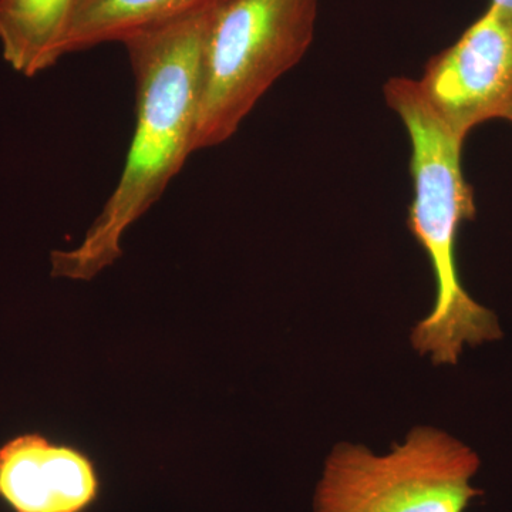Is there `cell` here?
<instances>
[{
	"label": "cell",
	"mask_w": 512,
	"mask_h": 512,
	"mask_svg": "<svg viewBox=\"0 0 512 512\" xmlns=\"http://www.w3.org/2000/svg\"><path fill=\"white\" fill-rule=\"evenodd\" d=\"M319 0H228L212 16L198 79L194 153L237 133L315 37Z\"/></svg>",
	"instance_id": "cell-3"
},
{
	"label": "cell",
	"mask_w": 512,
	"mask_h": 512,
	"mask_svg": "<svg viewBox=\"0 0 512 512\" xmlns=\"http://www.w3.org/2000/svg\"><path fill=\"white\" fill-rule=\"evenodd\" d=\"M218 9L123 42L136 83V130L119 183L82 244L52 252L55 278L90 281L121 258L127 229L160 200L194 153L201 55Z\"/></svg>",
	"instance_id": "cell-1"
},
{
	"label": "cell",
	"mask_w": 512,
	"mask_h": 512,
	"mask_svg": "<svg viewBox=\"0 0 512 512\" xmlns=\"http://www.w3.org/2000/svg\"><path fill=\"white\" fill-rule=\"evenodd\" d=\"M421 93L458 137L512 107V16L488 6L454 45L433 57Z\"/></svg>",
	"instance_id": "cell-5"
},
{
	"label": "cell",
	"mask_w": 512,
	"mask_h": 512,
	"mask_svg": "<svg viewBox=\"0 0 512 512\" xmlns=\"http://www.w3.org/2000/svg\"><path fill=\"white\" fill-rule=\"evenodd\" d=\"M481 460L433 427H416L384 456L340 443L326 460L315 512H466L483 491L471 485Z\"/></svg>",
	"instance_id": "cell-4"
},
{
	"label": "cell",
	"mask_w": 512,
	"mask_h": 512,
	"mask_svg": "<svg viewBox=\"0 0 512 512\" xmlns=\"http://www.w3.org/2000/svg\"><path fill=\"white\" fill-rule=\"evenodd\" d=\"M504 119L511 121V123H512V107L510 110L507 111V114H505Z\"/></svg>",
	"instance_id": "cell-10"
},
{
	"label": "cell",
	"mask_w": 512,
	"mask_h": 512,
	"mask_svg": "<svg viewBox=\"0 0 512 512\" xmlns=\"http://www.w3.org/2000/svg\"><path fill=\"white\" fill-rule=\"evenodd\" d=\"M384 97L412 144L414 197L407 227L429 256L436 279L433 309L414 326L410 339L419 355H430L433 365L454 366L464 346L503 338L497 315L471 298L458 275V231L476 217L473 190L461 170L464 140L430 106L417 80L390 79Z\"/></svg>",
	"instance_id": "cell-2"
},
{
	"label": "cell",
	"mask_w": 512,
	"mask_h": 512,
	"mask_svg": "<svg viewBox=\"0 0 512 512\" xmlns=\"http://www.w3.org/2000/svg\"><path fill=\"white\" fill-rule=\"evenodd\" d=\"M99 491L96 466L79 448L39 433L0 447V500L15 512H84Z\"/></svg>",
	"instance_id": "cell-6"
},
{
	"label": "cell",
	"mask_w": 512,
	"mask_h": 512,
	"mask_svg": "<svg viewBox=\"0 0 512 512\" xmlns=\"http://www.w3.org/2000/svg\"><path fill=\"white\" fill-rule=\"evenodd\" d=\"M228 0H76L63 55L83 52L221 8Z\"/></svg>",
	"instance_id": "cell-7"
},
{
	"label": "cell",
	"mask_w": 512,
	"mask_h": 512,
	"mask_svg": "<svg viewBox=\"0 0 512 512\" xmlns=\"http://www.w3.org/2000/svg\"><path fill=\"white\" fill-rule=\"evenodd\" d=\"M490 5L512 16V0H491Z\"/></svg>",
	"instance_id": "cell-9"
},
{
	"label": "cell",
	"mask_w": 512,
	"mask_h": 512,
	"mask_svg": "<svg viewBox=\"0 0 512 512\" xmlns=\"http://www.w3.org/2000/svg\"><path fill=\"white\" fill-rule=\"evenodd\" d=\"M76 0H0L3 59L15 72L35 77L63 55Z\"/></svg>",
	"instance_id": "cell-8"
}]
</instances>
